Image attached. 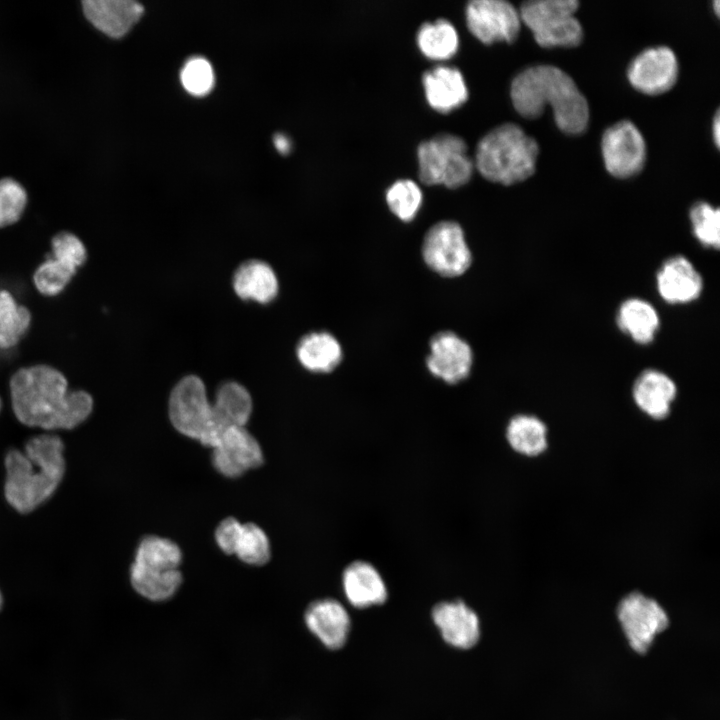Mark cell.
<instances>
[{
  "mask_svg": "<svg viewBox=\"0 0 720 720\" xmlns=\"http://www.w3.org/2000/svg\"><path fill=\"white\" fill-rule=\"evenodd\" d=\"M8 396L21 424L44 431L74 429L94 409L91 393L70 389L66 376L48 364L17 369L9 379Z\"/></svg>",
  "mask_w": 720,
  "mask_h": 720,
  "instance_id": "cell-1",
  "label": "cell"
},
{
  "mask_svg": "<svg viewBox=\"0 0 720 720\" xmlns=\"http://www.w3.org/2000/svg\"><path fill=\"white\" fill-rule=\"evenodd\" d=\"M510 96L515 110L524 118L541 116L549 105L558 128L566 134L583 133L589 123V106L574 80L552 65H535L512 80Z\"/></svg>",
  "mask_w": 720,
  "mask_h": 720,
  "instance_id": "cell-2",
  "label": "cell"
},
{
  "mask_svg": "<svg viewBox=\"0 0 720 720\" xmlns=\"http://www.w3.org/2000/svg\"><path fill=\"white\" fill-rule=\"evenodd\" d=\"M63 451L58 435L43 433L7 453L4 495L15 510L28 513L52 496L65 473Z\"/></svg>",
  "mask_w": 720,
  "mask_h": 720,
  "instance_id": "cell-3",
  "label": "cell"
},
{
  "mask_svg": "<svg viewBox=\"0 0 720 720\" xmlns=\"http://www.w3.org/2000/svg\"><path fill=\"white\" fill-rule=\"evenodd\" d=\"M539 145L515 123H503L485 134L477 144L475 165L487 180L512 185L532 176Z\"/></svg>",
  "mask_w": 720,
  "mask_h": 720,
  "instance_id": "cell-4",
  "label": "cell"
},
{
  "mask_svg": "<svg viewBox=\"0 0 720 720\" xmlns=\"http://www.w3.org/2000/svg\"><path fill=\"white\" fill-rule=\"evenodd\" d=\"M418 173L426 185L458 188L466 184L474 163L467 144L458 135L440 133L421 142L417 148Z\"/></svg>",
  "mask_w": 720,
  "mask_h": 720,
  "instance_id": "cell-5",
  "label": "cell"
},
{
  "mask_svg": "<svg viewBox=\"0 0 720 720\" xmlns=\"http://www.w3.org/2000/svg\"><path fill=\"white\" fill-rule=\"evenodd\" d=\"M578 7L577 0H530L522 3L519 15L541 47H575L583 40Z\"/></svg>",
  "mask_w": 720,
  "mask_h": 720,
  "instance_id": "cell-6",
  "label": "cell"
},
{
  "mask_svg": "<svg viewBox=\"0 0 720 720\" xmlns=\"http://www.w3.org/2000/svg\"><path fill=\"white\" fill-rule=\"evenodd\" d=\"M88 250L81 238L60 230L50 238V251L32 274L36 292L46 298L62 294L88 261Z\"/></svg>",
  "mask_w": 720,
  "mask_h": 720,
  "instance_id": "cell-7",
  "label": "cell"
},
{
  "mask_svg": "<svg viewBox=\"0 0 720 720\" xmlns=\"http://www.w3.org/2000/svg\"><path fill=\"white\" fill-rule=\"evenodd\" d=\"M169 416L178 432L212 448L215 442L212 406L200 378L190 375L176 384L169 398Z\"/></svg>",
  "mask_w": 720,
  "mask_h": 720,
  "instance_id": "cell-8",
  "label": "cell"
},
{
  "mask_svg": "<svg viewBox=\"0 0 720 720\" xmlns=\"http://www.w3.org/2000/svg\"><path fill=\"white\" fill-rule=\"evenodd\" d=\"M425 263L444 277H456L470 267L472 255L461 226L441 221L426 233L422 246Z\"/></svg>",
  "mask_w": 720,
  "mask_h": 720,
  "instance_id": "cell-9",
  "label": "cell"
},
{
  "mask_svg": "<svg viewBox=\"0 0 720 720\" xmlns=\"http://www.w3.org/2000/svg\"><path fill=\"white\" fill-rule=\"evenodd\" d=\"M617 617L629 645L637 653H645L656 635L669 625L663 607L640 592L629 593L619 602Z\"/></svg>",
  "mask_w": 720,
  "mask_h": 720,
  "instance_id": "cell-10",
  "label": "cell"
},
{
  "mask_svg": "<svg viewBox=\"0 0 720 720\" xmlns=\"http://www.w3.org/2000/svg\"><path fill=\"white\" fill-rule=\"evenodd\" d=\"M601 151L606 170L620 179L639 174L647 155L643 135L629 120H621L605 130Z\"/></svg>",
  "mask_w": 720,
  "mask_h": 720,
  "instance_id": "cell-11",
  "label": "cell"
},
{
  "mask_svg": "<svg viewBox=\"0 0 720 720\" xmlns=\"http://www.w3.org/2000/svg\"><path fill=\"white\" fill-rule=\"evenodd\" d=\"M470 32L485 44L512 43L518 37L521 18L519 11L504 0H473L465 10Z\"/></svg>",
  "mask_w": 720,
  "mask_h": 720,
  "instance_id": "cell-12",
  "label": "cell"
},
{
  "mask_svg": "<svg viewBox=\"0 0 720 720\" xmlns=\"http://www.w3.org/2000/svg\"><path fill=\"white\" fill-rule=\"evenodd\" d=\"M307 631L326 649L342 648L351 631L352 618L344 601L331 596L310 601L303 612Z\"/></svg>",
  "mask_w": 720,
  "mask_h": 720,
  "instance_id": "cell-13",
  "label": "cell"
},
{
  "mask_svg": "<svg viewBox=\"0 0 720 720\" xmlns=\"http://www.w3.org/2000/svg\"><path fill=\"white\" fill-rule=\"evenodd\" d=\"M430 617L442 641L453 649H471L480 639L479 615L462 598L438 601L432 606Z\"/></svg>",
  "mask_w": 720,
  "mask_h": 720,
  "instance_id": "cell-14",
  "label": "cell"
},
{
  "mask_svg": "<svg viewBox=\"0 0 720 720\" xmlns=\"http://www.w3.org/2000/svg\"><path fill=\"white\" fill-rule=\"evenodd\" d=\"M679 65L669 47L657 46L643 50L630 63L627 78L630 84L646 95H659L676 83Z\"/></svg>",
  "mask_w": 720,
  "mask_h": 720,
  "instance_id": "cell-15",
  "label": "cell"
},
{
  "mask_svg": "<svg viewBox=\"0 0 720 720\" xmlns=\"http://www.w3.org/2000/svg\"><path fill=\"white\" fill-rule=\"evenodd\" d=\"M342 600L354 610H367L384 605L389 598V585L372 563L356 560L349 563L340 578Z\"/></svg>",
  "mask_w": 720,
  "mask_h": 720,
  "instance_id": "cell-16",
  "label": "cell"
},
{
  "mask_svg": "<svg viewBox=\"0 0 720 720\" xmlns=\"http://www.w3.org/2000/svg\"><path fill=\"white\" fill-rule=\"evenodd\" d=\"M212 449L214 467L227 477H238L263 463L261 447L245 427L226 429Z\"/></svg>",
  "mask_w": 720,
  "mask_h": 720,
  "instance_id": "cell-17",
  "label": "cell"
},
{
  "mask_svg": "<svg viewBox=\"0 0 720 720\" xmlns=\"http://www.w3.org/2000/svg\"><path fill=\"white\" fill-rule=\"evenodd\" d=\"M655 283L659 297L670 305L693 303L704 289L700 272L690 259L680 254L670 256L661 263Z\"/></svg>",
  "mask_w": 720,
  "mask_h": 720,
  "instance_id": "cell-18",
  "label": "cell"
},
{
  "mask_svg": "<svg viewBox=\"0 0 720 720\" xmlns=\"http://www.w3.org/2000/svg\"><path fill=\"white\" fill-rule=\"evenodd\" d=\"M430 353L426 360L432 375L448 384H456L468 377L473 353L466 341L453 332L444 331L430 341Z\"/></svg>",
  "mask_w": 720,
  "mask_h": 720,
  "instance_id": "cell-19",
  "label": "cell"
},
{
  "mask_svg": "<svg viewBox=\"0 0 720 720\" xmlns=\"http://www.w3.org/2000/svg\"><path fill=\"white\" fill-rule=\"evenodd\" d=\"M677 393L674 380L665 372L654 368L643 370L632 386L635 405L654 420H662L670 414Z\"/></svg>",
  "mask_w": 720,
  "mask_h": 720,
  "instance_id": "cell-20",
  "label": "cell"
},
{
  "mask_svg": "<svg viewBox=\"0 0 720 720\" xmlns=\"http://www.w3.org/2000/svg\"><path fill=\"white\" fill-rule=\"evenodd\" d=\"M82 8L94 27L113 38L124 36L144 12L143 6L133 0H85Z\"/></svg>",
  "mask_w": 720,
  "mask_h": 720,
  "instance_id": "cell-21",
  "label": "cell"
},
{
  "mask_svg": "<svg viewBox=\"0 0 720 720\" xmlns=\"http://www.w3.org/2000/svg\"><path fill=\"white\" fill-rule=\"evenodd\" d=\"M423 86L429 105L438 112L448 113L468 98V90L460 70L439 65L423 74Z\"/></svg>",
  "mask_w": 720,
  "mask_h": 720,
  "instance_id": "cell-22",
  "label": "cell"
},
{
  "mask_svg": "<svg viewBox=\"0 0 720 720\" xmlns=\"http://www.w3.org/2000/svg\"><path fill=\"white\" fill-rule=\"evenodd\" d=\"M211 406L216 444L226 429L245 427L251 415L252 399L244 386L230 381L219 386Z\"/></svg>",
  "mask_w": 720,
  "mask_h": 720,
  "instance_id": "cell-23",
  "label": "cell"
},
{
  "mask_svg": "<svg viewBox=\"0 0 720 720\" xmlns=\"http://www.w3.org/2000/svg\"><path fill=\"white\" fill-rule=\"evenodd\" d=\"M615 320L618 329L639 345L655 340L661 322L657 309L639 297L625 299L617 308Z\"/></svg>",
  "mask_w": 720,
  "mask_h": 720,
  "instance_id": "cell-24",
  "label": "cell"
},
{
  "mask_svg": "<svg viewBox=\"0 0 720 720\" xmlns=\"http://www.w3.org/2000/svg\"><path fill=\"white\" fill-rule=\"evenodd\" d=\"M278 287L273 269L259 260H250L241 264L233 276L234 291L244 300L267 304L277 296Z\"/></svg>",
  "mask_w": 720,
  "mask_h": 720,
  "instance_id": "cell-25",
  "label": "cell"
},
{
  "mask_svg": "<svg viewBox=\"0 0 720 720\" xmlns=\"http://www.w3.org/2000/svg\"><path fill=\"white\" fill-rule=\"evenodd\" d=\"M296 354L304 368L316 373L335 369L342 360V348L328 332H312L299 341Z\"/></svg>",
  "mask_w": 720,
  "mask_h": 720,
  "instance_id": "cell-26",
  "label": "cell"
},
{
  "mask_svg": "<svg viewBox=\"0 0 720 720\" xmlns=\"http://www.w3.org/2000/svg\"><path fill=\"white\" fill-rule=\"evenodd\" d=\"M182 574L178 569L162 570L141 567L132 564L130 582L133 589L143 598L154 603L172 599L182 584Z\"/></svg>",
  "mask_w": 720,
  "mask_h": 720,
  "instance_id": "cell-27",
  "label": "cell"
},
{
  "mask_svg": "<svg viewBox=\"0 0 720 720\" xmlns=\"http://www.w3.org/2000/svg\"><path fill=\"white\" fill-rule=\"evenodd\" d=\"M547 433L545 423L530 414L513 416L505 430L509 446L518 454L529 457L538 456L546 450Z\"/></svg>",
  "mask_w": 720,
  "mask_h": 720,
  "instance_id": "cell-28",
  "label": "cell"
},
{
  "mask_svg": "<svg viewBox=\"0 0 720 720\" xmlns=\"http://www.w3.org/2000/svg\"><path fill=\"white\" fill-rule=\"evenodd\" d=\"M31 324L30 309L19 303L10 291L0 288V351L17 347L27 336Z\"/></svg>",
  "mask_w": 720,
  "mask_h": 720,
  "instance_id": "cell-29",
  "label": "cell"
},
{
  "mask_svg": "<svg viewBox=\"0 0 720 720\" xmlns=\"http://www.w3.org/2000/svg\"><path fill=\"white\" fill-rule=\"evenodd\" d=\"M458 43L455 27L445 19L424 23L417 32L418 47L430 59L450 58L456 53Z\"/></svg>",
  "mask_w": 720,
  "mask_h": 720,
  "instance_id": "cell-30",
  "label": "cell"
},
{
  "mask_svg": "<svg viewBox=\"0 0 720 720\" xmlns=\"http://www.w3.org/2000/svg\"><path fill=\"white\" fill-rule=\"evenodd\" d=\"M181 560L182 553L177 544L166 538L147 536L139 543L133 564L146 568L175 570Z\"/></svg>",
  "mask_w": 720,
  "mask_h": 720,
  "instance_id": "cell-31",
  "label": "cell"
},
{
  "mask_svg": "<svg viewBox=\"0 0 720 720\" xmlns=\"http://www.w3.org/2000/svg\"><path fill=\"white\" fill-rule=\"evenodd\" d=\"M692 233L705 248L719 249L720 212L705 201L695 202L689 210Z\"/></svg>",
  "mask_w": 720,
  "mask_h": 720,
  "instance_id": "cell-32",
  "label": "cell"
},
{
  "mask_svg": "<svg viewBox=\"0 0 720 720\" xmlns=\"http://www.w3.org/2000/svg\"><path fill=\"white\" fill-rule=\"evenodd\" d=\"M233 554L247 564L263 565L271 555L268 537L256 524H242Z\"/></svg>",
  "mask_w": 720,
  "mask_h": 720,
  "instance_id": "cell-33",
  "label": "cell"
},
{
  "mask_svg": "<svg viewBox=\"0 0 720 720\" xmlns=\"http://www.w3.org/2000/svg\"><path fill=\"white\" fill-rule=\"evenodd\" d=\"M389 209L404 222L411 221L422 203V192L412 180L401 179L393 183L386 192Z\"/></svg>",
  "mask_w": 720,
  "mask_h": 720,
  "instance_id": "cell-34",
  "label": "cell"
},
{
  "mask_svg": "<svg viewBox=\"0 0 720 720\" xmlns=\"http://www.w3.org/2000/svg\"><path fill=\"white\" fill-rule=\"evenodd\" d=\"M28 202L24 187L14 179L0 180V230L8 229L21 221Z\"/></svg>",
  "mask_w": 720,
  "mask_h": 720,
  "instance_id": "cell-35",
  "label": "cell"
},
{
  "mask_svg": "<svg viewBox=\"0 0 720 720\" xmlns=\"http://www.w3.org/2000/svg\"><path fill=\"white\" fill-rule=\"evenodd\" d=\"M180 79L183 87L190 94L203 96L209 93L214 85V72L208 60L193 57L183 66Z\"/></svg>",
  "mask_w": 720,
  "mask_h": 720,
  "instance_id": "cell-36",
  "label": "cell"
},
{
  "mask_svg": "<svg viewBox=\"0 0 720 720\" xmlns=\"http://www.w3.org/2000/svg\"><path fill=\"white\" fill-rule=\"evenodd\" d=\"M242 524L234 518L224 519L216 528L215 539L220 549L226 554H233L236 540Z\"/></svg>",
  "mask_w": 720,
  "mask_h": 720,
  "instance_id": "cell-37",
  "label": "cell"
},
{
  "mask_svg": "<svg viewBox=\"0 0 720 720\" xmlns=\"http://www.w3.org/2000/svg\"><path fill=\"white\" fill-rule=\"evenodd\" d=\"M273 142L279 153H289L291 148V142L288 137L283 134H276L273 138Z\"/></svg>",
  "mask_w": 720,
  "mask_h": 720,
  "instance_id": "cell-38",
  "label": "cell"
},
{
  "mask_svg": "<svg viewBox=\"0 0 720 720\" xmlns=\"http://www.w3.org/2000/svg\"><path fill=\"white\" fill-rule=\"evenodd\" d=\"M712 135H713V140H714L715 146H716L717 148H719V144H720V115H719V111H717V112L715 113L714 117H713V122H712Z\"/></svg>",
  "mask_w": 720,
  "mask_h": 720,
  "instance_id": "cell-39",
  "label": "cell"
},
{
  "mask_svg": "<svg viewBox=\"0 0 720 720\" xmlns=\"http://www.w3.org/2000/svg\"><path fill=\"white\" fill-rule=\"evenodd\" d=\"M712 6H713V10H714L715 14L717 15V17H719V15H720V2H719L718 0H715V1L712 3Z\"/></svg>",
  "mask_w": 720,
  "mask_h": 720,
  "instance_id": "cell-40",
  "label": "cell"
},
{
  "mask_svg": "<svg viewBox=\"0 0 720 720\" xmlns=\"http://www.w3.org/2000/svg\"><path fill=\"white\" fill-rule=\"evenodd\" d=\"M2 408H3V399H2V397L0 396V413H1V411H2Z\"/></svg>",
  "mask_w": 720,
  "mask_h": 720,
  "instance_id": "cell-41",
  "label": "cell"
},
{
  "mask_svg": "<svg viewBox=\"0 0 720 720\" xmlns=\"http://www.w3.org/2000/svg\"><path fill=\"white\" fill-rule=\"evenodd\" d=\"M1 604H2V596H1V593H0V607H1Z\"/></svg>",
  "mask_w": 720,
  "mask_h": 720,
  "instance_id": "cell-42",
  "label": "cell"
}]
</instances>
